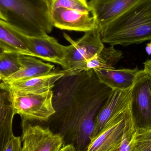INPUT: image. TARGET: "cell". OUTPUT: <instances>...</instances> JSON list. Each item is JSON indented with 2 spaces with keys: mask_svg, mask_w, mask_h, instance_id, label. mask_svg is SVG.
<instances>
[{
  "mask_svg": "<svg viewBox=\"0 0 151 151\" xmlns=\"http://www.w3.org/2000/svg\"><path fill=\"white\" fill-rule=\"evenodd\" d=\"M55 113L50 119L58 126L64 145L86 151L93 139L96 118L112 89L101 82L94 70L65 75L55 85ZM49 119V120H50Z\"/></svg>",
  "mask_w": 151,
  "mask_h": 151,
  "instance_id": "obj_1",
  "label": "cell"
},
{
  "mask_svg": "<svg viewBox=\"0 0 151 151\" xmlns=\"http://www.w3.org/2000/svg\"><path fill=\"white\" fill-rule=\"evenodd\" d=\"M99 30L103 43L111 46L151 41V0H141Z\"/></svg>",
  "mask_w": 151,
  "mask_h": 151,
  "instance_id": "obj_2",
  "label": "cell"
},
{
  "mask_svg": "<svg viewBox=\"0 0 151 151\" xmlns=\"http://www.w3.org/2000/svg\"><path fill=\"white\" fill-rule=\"evenodd\" d=\"M7 22L31 36L47 35L53 26L47 0H0Z\"/></svg>",
  "mask_w": 151,
  "mask_h": 151,
  "instance_id": "obj_3",
  "label": "cell"
},
{
  "mask_svg": "<svg viewBox=\"0 0 151 151\" xmlns=\"http://www.w3.org/2000/svg\"><path fill=\"white\" fill-rule=\"evenodd\" d=\"M129 110L134 131L151 129V75L139 70L131 88Z\"/></svg>",
  "mask_w": 151,
  "mask_h": 151,
  "instance_id": "obj_4",
  "label": "cell"
},
{
  "mask_svg": "<svg viewBox=\"0 0 151 151\" xmlns=\"http://www.w3.org/2000/svg\"><path fill=\"white\" fill-rule=\"evenodd\" d=\"M64 38L70 43L68 46L65 67L63 70L65 75H73L81 72L85 63L94 57L104 47L98 27L85 32L77 40L63 34Z\"/></svg>",
  "mask_w": 151,
  "mask_h": 151,
  "instance_id": "obj_5",
  "label": "cell"
},
{
  "mask_svg": "<svg viewBox=\"0 0 151 151\" xmlns=\"http://www.w3.org/2000/svg\"><path fill=\"white\" fill-rule=\"evenodd\" d=\"M11 92L15 114L22 121L47 122L55 113L53 90L39 94Z\"/></svg>",
  "mask_w": 151,
  "mask_h": 151,
  "instance_id": "obj_6",
  "label": "cell"
},
{
  "mask_svg": "<svg viewBox=\"0 0 151 151\" xmlns=\"http://www.w3.org/2000/svg\"><path fill=\"white\" fill-rule=\"evenodd\" d=\"M8 23L9 26L21 36L34 57L57 64L61 65L63 70L65 69L68 46L61 45L55 38L48 35L42 36L27 35L17 27Z\"/></svg>",
  "mask_w": 151,
  "mask_h": 151,
  "instance_id": "obj_7",
  "label": "cell"
},
{
  "mask_svg": "<svg viewBox=\"0 0 151 151\" xmlns=\"http://www.w3.org/2000/svg\"><path fill=\"white\" fill-rule=\"evenodd\" d=\"M22 129L21 151H59L63 145L62 137L49 127L22 121Z\"/></svg>",
  "mask_w": 151,
  "mask_h": 151,
  "instance_id": "obj_8",
  "label": "cell"
},
{
  "mask_svg": "<svg viewBox=\"0 0 151 151\" xmlns=\"http://www.w3.org/2000/svg\"><path fill=\"white\" fill-rule=\"evenodd\" d=\"M133 128L129 107L120 113L96 137L86 151H113L120 145L123 136Z\"/></svg>",
  "mask_w": 151,
  "mask_h": 151,
  "instance_id": "obj_9",
  "label": "cell"
},
{
  "mask_svg": "<svg viewBox=\"0 0 151 151\" xmlns=\"http://www.w3.org/2000/svg\"><path fill=\"white\" fill-rule=\"evenodd\" d=\"M53 26L68 31L85 32L98 27L92 12H83L65 8H58L50 12Z\"/></svg>",
  "mask_w": 151,
  "mask_h": 151,
  "instance_id": "obj_10",
  "label": "cell"
},
{
  "mask_svg": "<svg viewBox=\"0 0 151 151\" xmlns=\"http://www.w3.org/2000/svg\"><path fill=\"white\" fill-rule=\"evenodd\" d=\"M131 88L112 90L107 101L96 118L93 139L118 114L129 107Z\"/></svg>",
  "mask_w": 151,
  "mask_h": 151,
  "instance_id": "obj_11",
  "label": "cell"
},
{
  "mask_svg": "<svg viewBox=\"0 0 151 151\" xmlns=\"http://www.w3.org/2000/svg\"><path fill=\"white\" fill-rule=\"evenodd\" d=\"M141 0H90L89 4L101 28L124 13Z\"/></svg>",
  "mask_w": 151,
  "mask_h": 151,
  "instance_id": "obj_12",
  "label": "cell"
},
{
  "mask_svg": "<svg viewBox=\"0 0 151 151\" xmlns=\"http://www.w3.org/2000/svg\"><path fill=\"white\" fill-rule=\"evenodd\" d=\"M12 92L7 83L0 81V151H4L14 136L12 130L15 115Z\"/></svg>",
  "mask_w": 151,
  "mask_h": 151,
  "instance_id": "obj_13",
  "label": "cell"
},
{
  "mask_svg": "<svg viewBox=\"0 0 151 151\" xmlns=\"http://www.w3.org/2000/svg\"><path fill=\"white\" fill-rule=\"evenodd\" d=\"M65 75L63 70L55 71L47 75L6 83L12 92L39 94L52 90L56 83Z\"/></svg>",
  "mask_w": 151,
  "mask_h": 151,
  "instance_id": "obj_14",
  "label": "cell"
},
{
  "mask_svg": "<svg viewBox=\"0 0 151 151\" xmlns=\"http://www.w3.org/2000/svg\"><path fill=\"white\" fill-rule=\"evenodd\" d=\"M99 81L112 90L131 88L139 72L138 67L133 69H101L93 70Z\"/></svg>",
  "mask_w": 151,
  "mask_h": 151,
  "instance_id": "obj_15",
  "label": "cell"
},
{
  "mask_svg": "<svg viewBox=\"0 0 151 151\" xmlns=\"http://www.w3.org/2000/svg\"><path fill=\"white\" fill-rule=\"evenodd\" d=\"M20 60L21 69L3 82L7 83L47 75L53 71L55 68V65L30 56L20 55Z\"/></svg>",
  "mask_w": 151,
  "mask_h": 151,
  "instance_id": "obj_16",
  "label": "cell"
},
{
  "mask_svg": "<svg viewBox=\"0 0 151 151\" xmlns=\"http://www.w3.org/2000/svg\"><path fill=\"white\" fill-rule=\"evenodd\" d=\"M0 48L4 52H15L34 57L21 36L9 26L6 21L1 19Z\"/></svg>",
  "mask_w": 151,
  "mask_h": 151,
  "instance_id": "obj_17",
  "label": "cell"
},
{
  "mask_svg": "<svg viewBox=\"0 0 151 151\" xmlns=\"http://www.w3.org/2000/svg\"><path fill=\"white\" fill-rule=\"evenodd\" d=\"M123 57L122 52L113 46L102 49L94 57L86 62L81 69V72L92 70L114 69L115 65Z\"/></svg>",
  "mask_w": 151,
  "mask_h": 151,
  "instance_id": "obj_18",
  "label": "cell"
},
{
  "mask_svg": "<svg viewBox=\"0 0 151 151\" xmlns=\"http://www.w3.org/2000/svg\"><path fill=\"white\" fill-rule=\"evenodd\" d=\"M20 54L4 52L0 56V81H3L18 71L22 67Z\"/></svg>",
  "mask_w": 151,
  "mask_h": 151,
  "instance_id": "obj_19",
  "label": "cell"
},
{
  "mask_svg": "<svg viewBox=\"0 0 151 151\" xmlns=\"http://www.w3.org/2000/svg\"><path fill=\"white\" fill-rule=\"evenodd\" d=\"M50 12L58 8H65L83 12L92 11L87 0H47Z\"/></svg>",
  "mask_w": 151,
  "mask_h": 151,
  "instance_id": "obj_20",
  "label": "cell"
},
{
  "mask_svg": "<svg viewBox=\"0 0 151 151\" xmlns=\"http://www.w3.org/2000/svg\"><path fill=\"white\" fill-rule=\"evenodd\" d=\"M136 151H151V129L140 134L135 132Z\"/></svg>",
  "mask_w": 151,
  "mask_h": 151,
  "instance_id": "obj_21",
  "label": "cell"
},
{
  "mask_svg": "<svg viewBox=\"0 0 151 151\" xmlns=\"http://www.w3.org/2000/svg\"><path fill=\"white\" fill-rule=\"evenodd\" d=\"M134 135L133 128L129 129L124 134L119 146L113 151H136Z\"/></svg>",
  "mask_w": 151,
  "mask_h": 151,
  "instance_id": "obj_22",
  "label": "cell"
},
{
  "mask_svg": "<svg viewBox=\"0 0 151 151\" xmlns=\"http://www.w3.org/2000/svg\"><path fill=\"white\" fill-rule=\"evenodd\" d=\"M22 142L21 137L14 136L6 146L4 151H21Z\"/></svg>",
  "mask_w": 151,
  "mask_h": 151,
  "instance_id": "obj_23",
  "label": "cell"
},
{
  "mask_svg": "<svg viewBox=\"0 0 151 151\" xmlns=\"http://www.w3.org/2000/svg\"><path fill=\"white\" fill-rule=\"evenodd\" d=\"M59 151H78L75 147L71 144L63 145Z\"/></svg>",
  "mask_w": 151,
  "mask_h": 151,
  "instance_id": "obj_24",
  "label": "cell"
},
{
  "mask_svg": "<svg viewBox=\"0 0 151 151\" xmlns=\"http://www.w3.org/2000/svg\"><path fill=\"white\" fill-rule=\"evenodd\" d=\"M144 70L151 75V60H147L145 62Z\"/></svg>",
  "mask_w": 151,
  "mask_h": 151,
  "instance_id": "obj_25",
  "label": "cell"
},
{
  "mask_svg": "<svg viewBox=\"0 0 151 151\" xmlns=\"http://www.w3.org/2000/svg\"><path fill=\"white\" fill-rule=\"evenodd\" d=\"M0 19H1V20H4V21H7V19H6V17H5L4 15L3 14L1 10H0Z\"/></svg>",
  "mask_w": 151,
  "mask_h": 151,
  "instance_id": "obj_26",
  "label": "cell"
},
{
  "mask_svg": "<svg viewBox=\"0 0 151 151\" xmlns=\"http://www.w3.org/2000/svg\"><path fill=\"white\" fill-rule=\"evenodd\" d=\"M147 48L148 49V52H150V53H149V54H151V42H150V43H149V44L148 45V46H147Z\"/></svg>",
  "mask_w": 151,
  "mask_h": 151,
  "instance_id": "obj_27",
  "label": "cell"
},
{
  "mask_svg": "<svg viewBox=\"0 0 151 151\" xmlns=\"http://www.w3.org/2000/svg\"><path fill=\"white\" fill-rule=\"evenodd\" d=\"M4 52V51L1 49L0 48V56Z\"/></svg>",
  "mask_w": 151,
  "mask_h": 151,
  "instance_id": "obj_28",
  "label": "cell"
}]
</instances>
